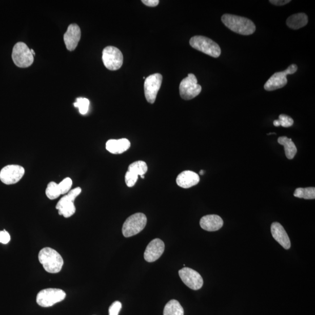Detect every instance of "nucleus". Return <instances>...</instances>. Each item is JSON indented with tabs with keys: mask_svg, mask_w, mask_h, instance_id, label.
Returning a JSON list of instances; mask_svg holds the SVG:
<instances>
[{
	"mask_svg": "<svg viewBox=\"0 0 315 315\" xmlns=\"http://www.w3.org/2000/svg\"><path fill=\"white\" fill-rule=\"evenodd\" d=\"M221 20L228 28L242 35H252L256 31L252 21L245 17L226 14L223 15Z\"/></svg>",
	"mask_w": 315,
	"mask_h": 315,
	"instance_id": "nucleus-1",
	"label": "nucleus"
},
{
	"mask_svg": "<svg viewBox=\"0 0 315 315\" xmlns=\"http://www.w3.org/2000/svg\"><path fill=\"white\" fill-rule=\"evenodd\" d=\"M44 269L50 273H58L64 265L63 259L56 250L50 248L42 249L38 255Z\"/></svg>",
	"mask_w": 315,
	"mask_h": 315,
	"instance_id": "nucleus-2",
	"label": "nucleus"
},
{
	"mask_svg": "<svg viewBox=\"0 0 315 315\" xmlns=\"http://www.w3.org/2000/svg\"><path fill=\"white\" fill-rule=\"evenodd\" d=\"M190 45L193 48L209 56L218 58L221 50L218 44L209 38L203 36H195L191 38Z\"/></svg>",
	"mask_w": 315,
	"mask_h": 315,
	"instance_id": "nucleus-3",
	"label": "nucleus"
},
{
	"mask_svg": "<svg viewBox=\"0 0 315 315\" xmlns=\"http://www.w3.org/2000/svg\"><path fill=\"white\" fill-rule=\"evenodd\" d=\"M82 191L81 187H76L60 200L56 206L59 215H63L65 218H69L74 214L76 211L74 201L82 193Z\"/></svg>",
	"mask_w": 315,
	"mask_h": 315,
	"instance_id": "nucleus-4",
	"label": "nucleus"
},
{
	"mask_svg": "<svg viewBox=\"0 0 315 315\" xmlns=\"http://www.w3.org/2000/svg\"><path fill=\"white\" fill-rule=\"evenodd\" d=\"M147 222V216L143 213L139 212L131 215L123 224V235L126 238L137 235L146 227Z\"/></svg>",
	"mask_w": 315,
	"mask_h": 315,
	"instance_id": "nucleus-5",
	"label": "nucleus"
},
{
	"mask_svg": "<svg viewBox=\"0 0 315 315\" xmlns=\"http://www.w3.org/2000/svg\"><path fill=\"white\" fill-rule=\"evenodd\" d=\"M66 293L61 289L47 288L37 293L36 302L42 307L48 308L65 299Z\"/></svg>",
	"mask_w": 315,
	"mask_h": 315,
	"instance_id": "nucleus-6",
	"label": "nucleus"
},
{
	"mask_svg": "<svg viewBox=\"0 0 315 315\" xmlns=\"http://www.w3.org/2000/svg\"><path fill=\"white\" fill-rule=\"evenodd\" d=\"M12 58L15 65L20 68L31 66L34 61L31 49L23 42H18L15 45L12 50Z\"/></svg>",
	"mask_w": 315,
	"mask_h": 315,
	"instance_id": "nucleus-7",
	"label": "nucleus"
},
{
	"mask_svg": "<svg viewBox=\"0 0 315 315\" xmlns=\"http://www.w3.org/2000/svg\"><path fill=\"white\" fill-rule=\"evenodd\" d=\"M202 89L201 85L198 84L195 76L193 74H189L180 84V95L184 100H192L201 93Z\"/></svg>",
	"mask_w": 315,
	"mask_h": 315,
	"instance_id": "nucleus-8",
	"label": "nucleus"
},
{
	"mask_svg": "<svg viewBox=\"0 0 315 315\" xmlns=\"http://www.w3.org/2000/svg\"><path fill=\"white\" fill-rule=\"evenodd\" d=\"M297 70L298 66L295 64H292L287 68V70L275 72L268 80L264 88L267 91H274L283 88L286 86L288 82L287 75L296 73Z\"/></svg>",
	"mask_w": 315,
	"mask_h": 315,
	"instance_id": "nucleus-9",
	"label": "nucleus"
},
{
	"mask_svg": "<svg viewBox=\"0 0 315 315\" xmlns=\"http://www.w3.org/2000/svg\"><path fill=\"white\" fill-rule=\"evenodd\" d=\"M102 61L106 69L115 71L121 68L123 63V56L120 50L114 46H108L102 52Z\"/></svg>",
	"mask_w": 315,
	"mask_h": 315,
	"instance_id": "nucleus-10",
	"label": "nucleus"
},
{
	"mask_svg": "<svg viewBox=\"0 0 315 315\" xmlns=\"http://www.w3.org/2000/svg\"><path fill=\"white\" fill-rule=\"evenodd\" d=\"M163 83V76L156 73L148 76L144 82V93L149 103L154 104Z\"/></svg>",
	"mask_w": 315,
	"mask_h": 315,
	"instance_id": "nucleus-11",
	"label": "nucleus"
},
{
	"mask_svg": "<svg viewBox=\"0 0 315 315\" xmlns=\"http://www.w3.org/2000/svg\"><path fill=\"white\" fill-rule=\"evenodd\" d=\"M25 172L24 168L20 165H7L0 172V180L6 185L15 184L23 178Z\"/></svg>",
	"mask_w": 315,
	"mask_h": 315,
	"instance_id": "nucleus-12",
	"label": "nucleus"
},
{
	"mask_svg": "<svg viewBox=\"0 0 315 315\" xmlns=\"http://www.w3.org/2000/svg\"><path fill=\"white\" fill-rule=\"evenodd\" d=\"M179 275L186 286L193 290H198L203 286V280L201 275L190 268H183L179 271Z\"/></svg>",
	"mask_w": 315,
	"mask_h": 315,
	"instance_id": "nucleus-13",
	"label": "nucleus"
},
{
	"mask_svg": "<svg viewBox=\"0 0 315 315\" xmlns=\"http://www.w3.org/2000/svg\"><path fill=\"white\" fill-rule=\"evenodd\" d=\"M147 170V165L144 161H135L130 164L125 175L127 186L130 187L134 186L138 180L139 175L140 176L144 175Z\"/></svg>",
	"mask_w": 315,
	"mask_h": 315,
	"instance_id": "nucleus-14",
	"label": "nucleus"
},
{
	"mask_svg": "<svg viewBox=\"0 0 315 315\" xmlns=\"http://www.w3.org/2000/svg\"><path fill=\"white\" fill-rule=\"evenodd\" d=\"M165 250L164 242L160 239L152 240L147 247L144 252V259L148 262L157 261L163 254Z\"/></svg>",
	"mask_w": 315,
	"mask_h": 315,
	"instance_id": "nucleus-15",
	"label": "nucleus"
},
{
	"mask_svg": "<svg viewBox=\"0 0 315 315\" xmlns=\"http://www.w3.org/2000/svg\"><path fill=\"white\" fill-rule=\"evenodd\" d=\"M82 36V32L78 25L71 24L64 35V41L67 50H74L77 47Z\"/></svg>",
	"mask_w": 315,
	"mask_h": 315,
	"instance_id": "nucleus-16",
	"label": "nucleus"
},
{
	"mask_svg": "<svg viewBox=\"0 0 315 315\" xmlns=\"http://www.w3.org/2000/svg\"><path fill=\"white\" fill-rule=\"evenodd\" d=\"M271 232L274 239L285 249L291 248L290 240L282 225L278 222L272 223L271 226Z\"/></svg>",
	"mask_w": 315,
	"mask_h": 315,
	"instance_id": "nucleus-17",
	"label": "nucleus"
},
{
	"mask_svg": "<svg viewBox=\"0 0 315 315\" xmlns=\"http://www.w3.org/2000/svg\"><path fill=\"white\" fill-rule=\"evenodd\" d=\"M224 221L219 215L212 214L204 216L200 221L201 227L206 231H218L223 227Z\"/></svg>",
	"mask_w": 315,
	"mask_h": 315,
	"instance_id": "nucleus-18",
	"label": "nucleus"
},
{
	"mask_svg": "<svg viewBox=\"0 0 315 315\" xmlns=\"http://www.w3.org/2000/svg\"><path fill=\"white\" fill-rule=\"evenodd\" d=\"M199 182V174L191 171L182 172L179 174L176 178L178 185L184 189H188L196 185Z\"/></svg>",
	"mask_w": 315,
	"mask_h": 315,
	"instance_id": "nucleus-19",
	"label": "nucleus"
},
{
	"mask_svg": "<svg viewBox=\"0 0 315 315\" xmlns=\"http://www.w3.org/2000/svg\"><path fill=\"white\" fill-rule=\"evenodd\" d=\"M131 146L129 140H109L106 143V149L113 154H121L128 150Z\"/></svg>",
	"mask_w": 315,
	"mask_h": 315,
	"instance_id": "nucleus-20",
	"label": "nucleus"
},
{
	"mask_svg": "<svg viewBox=\"0 0 315 315\" xmlns=\"http://www.w3.org/2000/svg\"><path fill=\"white\" fill-rule=\"evenodd\" d=\"M308 23V16L304 13H299L288 17L286 24L289 28L297 30L304 27Z\"/></svg>",
	"mask_w": 315,
	"mask_h": 315,
	"instance_id": "nucleus-21",
	"label": "nucleus"
},
{
	"mask_svg": "<svg viewBox=\"0 0 315 315\" xmlns=\"http://www.w3.org/2000/svg\"><path fill=\"white\" fill-rule=\"evenodd\" d=\"M278 143L282 145L284 147L285 153L288 159L292 160L296 156L297 152V148L294 143L291 139H289L286 136H283L278 139Z\"/></svg>",
	"mask_w": 315,
	"mask_h": 315,
	"instance_id": "nucleus-22",
	"label": "nucleus"
},
{
	"mask_svg": "<svg viewBox=\"0 0 315 315\" xmlns=\"http://www.w3.org/2000/svg\"><path fill=\"white\" fill-rule=\"evenodd\" d=\"M164 315H184V310L177 300H172L166 304Z\"/></svg>",
	"mask_w": 315,
	"mask_h": 315,
	"instance_id": "nucleus-23",
	"label": "nucleus"
},
{
	"mask_svg": "<svg viewBox=\"0 0 315 315\" xmlns=\"http://www.w3.org/2000/svg\"><path fill=\"white\" fill-rule=\"evenodd\" d=\"M293 195L295 197L306 200L315 199V188L314 187H306V188H297Z\"/></svg>",
	"mask_w": 315,
	"mask_h": 315,
	"instance_id": "nucleus-24",
	"label": "nucleus"
},
{
	"mask_svg": "<svg viewBox=\"0 0 315 315\" xmlns=\"http://www.w3.org/2000/svg\"><path fill=\"white\" fill-rule=\"evenodd\" d=\"M46 195L49 199L55 200L61 195V190H60L58 185L56 182H51L47 186L46 190Z\"/></svg>",
	"mask_w": 315,
	"mask_h": 315,
	"instance_id": "nucleus-25",
	"label": "nucleus"
},
{
	"mask_svg": "<svg viewBox=\"0 0 315 315\" xmlns=\"http://www.w3.org/2000/svg\"><path fill=\"white\" fill-rule=\"evenodd\" d=\"M75 108H78L79 112L82 114H86L88 112L89 101L84 97H78L74 104Z\"/></svg>",
	"mask_w": 315,
	"mask_h": 315,
	"instance_id": "nucleus-26",
	"label": "nucleus"
},
{
	"mask_svg": "<svg viewBox=\"0 0 315 315\" xmlns=\"http://www.w3.org/2000/svg\"><path fill=\"white\" fill-rule=\"evenodd\" d=\"M293 119L286 114H280L278 120L273 122V125L275 127L282 126L283 127H289L293 125Z\"/></svg>",
	"mask_w": 315,
	"mask_h": 315,
	"instance_id": "nucleus-27",
	"label": "nucleus"
},
{
	"mask_svg": "<svg viewBox=\"0 0 315 315\" xmlns=\"http://www.w3.org/2000/svg\"><path fill=\"white\" fill-rule=\"evenodd\" d=\"M61 194H66L71 190L72 181L70 178H66L58 184Z\"/></svg>",
	"mask_w": 315,
	"mask_h": 315,
	"instance_id": "nucleus-28",
	"label": "nucleus"
},
{
	"mask_svg": "<svg viewBox=\"0 0 315 315\" xmlns=\"http://www.w3.org/2000/svg\"><path fill=\"white\" fill-rule=\"evenodd\" d=\"M121 302L119 301H115L109 307V314L119 315V312L121 311Z\"/></svg>",
	"mask_w": 315,
	"mask_h": 315,
	"instance_id": "nucleus-29",
	"label": "nucleus"
},
{
	"mask_svg": "<svg viewBox=\"0 0 315 315\" xmlns=\"http://www.w3.org/2000/svg\"><path fill=\"white\" fill-rule=\"evenodd\" d=\"M11 240V237L8 232L4 230L0 231V243L3 244H7Z\"/></svg>",
	"mask_w": 315,
	"mask_h": 315,
	"instance_id": "nucleus-30",
	"label": "nucleus"
},
{
	"mask_svg": "<svg viewBox=\"0 0 315 315\" xmlns=\"http://www.w3.org/2000/svg\"><path fill=\"white\" fill-rule=\"evenodd\" d=\"M142 3L148 7H154L159 5V0H143Z\"/></svg>",
	"mask_w": 315,
	"mask_h": 315,
	"instance_id": "nucleus-31",
	"label": "nucleus"
},
{
	"mask_svg": "<svg viewBox=\"0 0 315 315\" xmlns=\"http://www.w3.org/2000/svg\"><path fill=\"white\" fill-rule=\"evenodd\" d=\"M290 0H270V3L277 6H282L290 3Z\"/></svg>",
	"mask_w": 315,
	"mask_h": 315,
	"instance_id": "nucleus-32",
	"label": "nucleus"
},
{
	"mask_svg": "<svg viewBox=\"0 0 315 315\" xmlns=\"http://www.w3.org/2000/svg\"><path fill=\"white\" fill-rule=\"evenodd\" d=\"M31 53H32V55H33V56L34 57V56H35V52H34L33 49H31Z\"/></svg>",
	"mask_w": 315,
	"mask_h": 315,
	"instance_id": "nucleus-33",
	"label": "nucleus"
},
{
	"mask_svg": "<svg viewBox=\"0 0 315 315\" xmlns=\"http://www.w3.org/2000/svg\"><path fill=\"white\" fill-rule=\"evenodd\" d=\"M204 171H203V170H202V171H201V172H200V174H201V175H203V174H204Z\"/></svg>",
	"mask_w": 315,
	"mask_h": 315,
	"instance_id": "nucleus-34",
	"label": "nucleus"
}]
</instances>
